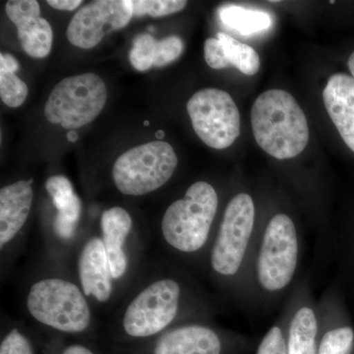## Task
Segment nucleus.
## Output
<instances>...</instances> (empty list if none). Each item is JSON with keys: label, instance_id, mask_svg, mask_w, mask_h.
<instances>
[{"label": "nucleus", "instance_id": "obj_26", "mask_svg": "<svg viewBox=\"0 0 354 354\" xmlns=\"http://www.w3.org/2000/svg\"><path fill=\"white\" fill-rule=\"evenodd\" d=\"M0 354H34L29 339L17 329L4 337L0 346Z\"/></svg>", "mask_w": 354, "mask_h": 354}, {"label": "nucleus", "instance_id": "obj_9", "mask_svg": "<svg viewBox=\"0 0 354 354\" xmlns=\"http://www.w3.org/2000/svg\"><path fill=\"white\" fill-rule=\"evenodd\" d=\"M254 221L252 198L239 193L230 200L212 252V267L218 274L230 277L239 272L252 234Z\"/></svg>", "mask_w": 354, "mask_h": 354}, {"label": "nucleus", "instance_id": "obj_20", "mask_svg": "<svg viewBox=\"0 0 354 354\" xmlns=\"http://www.w3.org/2000/svg\"><path fill=\"white\" fill-rule=\"evenodd\" d=\"M216 36L223 44L225 57L230 65H232L248 76L255 75L259 71L261 65L259 55L252 46L241 43L225 32H218Z\"/></svg>", "mask_w": 354, "mask_h": 354}, {"label": "nucleus", "instance_id": "obj_22", "mask_svg": "<svg viewBox=\"0 0 354 354\" xmlns=\"http://www.w3.org/2000/svg\"><path fill=\"white\" fill-rule=\"evenodd\" d=\"M133 16L150 15L152 17H164L183 10L187 6L184 0H134Z\"/></svg>", "mask_w": 354, "mask_h": 354}, {"label": "nucleus", "instance_id": "obj_10", "mask_svg": "<svg viewBox=\"0 0 354 354\" xmlns=\"http://www.w3.org/2000/svg\"><path fill=\"white\" fill-rule=\"evenodd\" d=\"M133 17L129 0H100L83 6L67 27L66 36L77 48L88 50L109 32L122 29Z\"/></svg>", "mask_w": 354, "mask_h": 354}, {"label": "nucleus", "instance_id": "obj_5", "mask_svg": "<svg viewBox=\"0 0 354 354\" xmlns=\"http://www.w3.org/2000/svg\"><path fill=\"white\" fill-rule=\"evenodd\" d=\"M108 99L106 84L94 73L67 77L53 88L44 104L48 122L77 129L92 122Z\"/></svg>", "mask_w": 354, "mask_h": 354}, {"label": "nucleus", "instance_id": "obj_16", "mask_svg": "<svg viewBox=\"0 0 354 354\" xmlns=\"http://www.w3.org/2000/svg\"><path fill=\"white\" fill-rule=\"evenodd\" d=\"M218 335L204 326L190 325L174 329L160 337L153 354H221Z\"/></svg>", "mask_w": 354, "mask_h": 354}, {"label": "nucleus", "instance_id": "obj_13", "mask_svg": "<svg viewBox=\"0 0 354 354\" xmlns=\"http://www.w3.org/2000/svg\"><path fill=\"white\" fill-rule=\"evenodd\" d=\"M324 104L346 146L354 153V79L334 74L323 92Z\"/></svg>", "mask_w": 354, "mask_h": 354}, {"label": "nucleus", "instance_id": "obj_23", "mask_svg": "<svg viewBox=\"0 0 354 354\" xmlns=\"http://www.w3.org/2000/svg\"><path fill=\"white\" fill-rule=\"evenodd\" d=\"M27 85L15 73L0 72V97L10 108L22 106L28 97Z\"/></svg>", "mask_w": 354, "mask_h": 354}, {"label": "nucleus", "instance_id": "obj_12", "mask_svg": "<svg viewBox=\"0 0 354 354\" xmlns=\"http://www.w3.org/2000/svg\"><path fill=\"white\" fill-rule=\"evenodd\" d=\"M79 278L86 297L106 302L113 293V279L102 239H88L79 258Z\"/></svg>", "mask_w": 354, "mask_h": 354}, {"label": "nucleus", "instance_id": "obj_29", "mask_svg": "<svg viewBox=\"0 0 354 354\" xmlns=\"http://www.w3.org/2000/svg\"><path fill=\"white\" fill-rule=\"evenodd\" d=\"M20 68L19 62L13 55L2 53L0 55V72L15 73Z\"/></svg>", "mask_w": 354, "mask_h": 354}, {"label": "nucleus", "instance_id": "obj_28", "mask_svg": "<svg viewBox=\"0 0 354 354\" xmlns=\"http://www.w3.org/2000/svg\"><path fill=\"white\" fill-rule=\"evenodd\" d=\"M257 354H288V346L283 332L279 327H272L265 335Z\"/></svg>", "mask_w": 354, "mask_h": 354}, {"label": "nucleus", "instance_id": "obj_7", "mask_svg": "<svg viewBox=\"0 0 354 354\" xmlns=\"http://www.w3.org/2000/svg\"><path fill=\"white\" fill-rule=\"evenodd\" d=\"M298 258L297 230L290 216L278 214L268 223L261 244L257 272L266 290L285 288L295 276Z\"/></svg>", "mask_w": 354, "mask_h": 354}, {"label": "nucleus", "instance_id": "obj_3", "mask_svg": "<svg viewBox=\"0 0 354 354\" xmlns=\"http://www.w3.org/2000/svg\"><path fill=\"white\" fill-rule=\"evenodd\" d=\"M27 307L35 320L65 333L83 332L92 318L80 288L62 279L35 283L28 293Z\"/></svg>", "mask_w": 354, "mask_h": 354}, {"label": "nucleus", "instance_id": "obj_24", "mask_svg": "<svg viewBox=\"0 0 354 354\" xmlns=\"http://www.w3.org/2000/svg\"><path fill=\"white\" fill-rule=\"evenodd\" d=\"M353 341L354 333L351 328L330 330L324 335L318 354H349Z\"/></svg>", "mask_w": 354, "mask_h": 354}, {"label": "nucleus", "instance_id": "obj_21", "mask_svg": "<svg viewBox=\"0 0 354 354\" xmlns=\"http://www.w3.org/2000/svg\"><path fill=\"white\" fill-rule=\"evenodd\" d=\"M157 39L150 34H141L135 38L130 50V64L138 71H146L155 64Z\"/></svg>", "mask_w": 354, "mask_h": 354}, {"label": "nucleus", "instance_id": "obj_18", "mask_svg": "<svg viewBox=\"0 0 354 354\" xmlns=\"http://www.w3.org/2000/svg\"><path fill=\"white\" fill-rule=\"evenodd\" d=\"M218 14L223 25L244 36L266 31L272 25L269 13L235 4L220 7Z\"/></svg>", "mask_w": 354, "mask_h": 354}, {"label": "nucleus", "instance_id": "obj_11", "mask_svg": "<svg viewBox=\"0 0 354 354\" xmlns=\"http://www.w3.org/2000/svg\"><path fill=\"white\" fill-rule=\"evenodd\" d=\"M9 19L17 28L21 46L28 55L46 57L53 48V28L41 17V8L36 0H9L6 6Z\"/></svg>", "mask_w": 354, "mask_h": 354}, {"label": "nucleus", "instance_id": "obj_1", "mask_svg": "<svg viewBox=\"0 0 354 354\" xmlns=\"http://www.w3.org/2000/svg\"><path fill=\"white\" fill-rule=\"evenodd\" d=\"M251 125L258 145L278 160L297 157L308 144L306 116L286 91L274 88L261 94L251 109Z\"/></svg>", "mask_w": 354, "mask_h": 354}, {"label": "nucleus", "instance_id": "obj_32", "mask_svg": "<svg viewBox=\"0 0 354 354\" xmlns=\"http://www.w3.org/2000/svg\"><path fill=\"white\" fill-rule=\"evenodd\" d=\"M348 68L349 71H351V77L354 79V51L351 53V57H349Z\"/></svg>", "mask_w": 354, "mask_h": 354}, {"label": "nucleus", "instance_id": "obj_6", "mask_svg": "<svg viewBox=\"0 0 354 354\" xmlns=\"http://www.w3.org/2000/svg\"><path fill=\"white\" fill-rule=\"evenodd\" d=\"M193 129L211 148L223 150L241 134V114L232 95L220 88L198 91L187 102Z\"/></svg>", "mask_w": 354, "mask_h": 354}, {"label": "nucleus", "instance_id": "obj_4", "mask_svg": "<svg viewBox=\"0 0 354 354\" xmlns=\"http://www.w3.org/2000/svg\"><path fill=\"white\" fill-rule=\"evenodd\" d=\"M177 164L176 153L169 143L150 142L130 149L115 160L113 183L122 194L142 196L165 185Z\"/></svg>", "mask_w": 354, "mask_h": 354}, {"label": "nucleus", "instance_id": "obj_27", "mask_svg": "<svg viewBox=\"0 0 354 354\" xmlns=\"http://www.w3.org/2000/svg\"><path fill=\"white\" fill-rule=\"evenodd\" d=\"M204 55L207 64L213 69H223L230 66L223 44L218 38H209L204 44Z\"/></svg>", "mask_w": 354, "mask_h": 354}, {"label": "nucleus", "instance_id": "obj_19", "mask_svg": "<svg viewBox=\"0 0 354 354\" xmlns=\"http://www.w3.org/2000/svg\"><path fill=\"white\" fill-rule=\"evenodd\" d=\"M318 325L313 310L302 307L291 321L288 354H316Z\"/></svg>", "mask_w": 354, "mask_h": 354}, {"label": "nucleus", "instance_id": "obj_2", "mask_svg": "<svg viewBox=\"0 0 354 354\" xmlns=\"http://www.w3.org/2000/svg\"><path fill=\"white\" fill-rule=\"evenodd\" d=\"M218 194L211 184L198 181L183 199L172 203L162 221L164 239L181 252L199 250L208 239L218 209Z\"/></svg>", "mask_w": 354, "mask_h": 354}, {"label": "nucleus", "instance_id": "obj_33", "mask_svg": "<svg viewBox=\"0 0 354 354\" xmlns=\"http://www.w3.org/2000/svg\"><path fill=\"white\" fill-rule=\"evenodd\" d=\"M67 138H68L69 141L75 142L77 140V134L74 131H70L68 135H67Z\"/></svg>", "mask_w": 354, "mask_h": 354}, {"label": "nucleus", "instance_id": "obj_31", "mask_svg": "<svg viewBox=\"0 0 354 354\" xmlns=\"http://www.w3.org/2000/svg\"><path fill=\"white\" fill-rule=\"evenodd\" d=\"M62 354H94L90 349L85 348V346H78V344H75V346H68Z\"/></svg>", "mask_w": 354, "mask_h": 354}, {"label": "nucleus", "instance_id": "obj_30", "mask_svg": "<svg viewBox=\"0 0 354 354\" xmlns=\"http://www.w3.org/2000/svg\"><path fill=\"white\" fill-rule=\"evenodd\" d=\"M48 4L57 10L74 11L82 4V0H48Z\"/></svg>", "mask_w": 354, "mask_h": 354}, {"label": "nucleus", "instance_id": "obj_8", "mask_svg": "<svg viewBox=\"0 0 354 354\" xmlns=\"http://www.w3.org/2000/svg\"><path fill=\"white\" fill-rule=\"evenodd\" d=\"M179 300L180 286L174 279L151 283L128 305L123 316V329L133 337L158 334L176 318Z\"/></svg>", "mask_w": 354, "mask_h": 354}, {"label": "nucleus", "instance_id": "obj_14", "mask_svg": "<svg viewBox=\"0 0 354 354\" xmlns=\"http://www.w3.org/2000/svg\"><path fill=\"white\" fill-rule=\"evenodd\" d=\"M34 199L31 181L21 180L0 190V247L4 248L20 232Z\"/></svg>", "mask_w": 354, "mask_h": 354}, {"label": "nucleus", "instance_id": "obj_25", "mask_svg": "<svg viewBox=\"0 0 354 354\" xmlns=\"http://www.w3.org/2000/svg\"><path fill=\"white\" fill-rule=\"evenodd\" d=\"M184 43L177 36H169L160 39L156 44L155 67H164L171 64L183 53Z\"/></svg>", "mask_w": 354, "mask_h": 354}, {"label": "nucleus", "instance_id": "obj_15", "mask_svg": "<svg viewBox=\"0 0 354 354\" xmlns=\"http://www.w3.org/2000/svg\"><path fill=\"white\" fill-rule=\"evenodd\" d=\"M101 227L111 274L115 279L122 278L127 270L124 244L132 228L131 216L127 209L113 207L102 214Z\"/></svg>", "mask_w": 354, "mask_h": 354}, {"label": "nucleus", "instance_id": "obj_17", "mask_svg": "<svg viewBox=\"0 0 354 354\" xmlns=\"http://www.w3.org/2000/svg\"><path fill=\"white\" fill-rule=\"evenodd\" d=\"M46 189L57 209L55 218L57 234L62 239H68L73 235L82 212L80 198L74 192L69 179L64 176L50 177L46 180Z\"/></svg>", "mask_w": 354, "mask_h": 354}]
</instances>
